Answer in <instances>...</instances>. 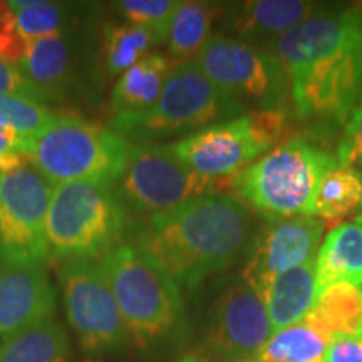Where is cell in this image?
Segmentation results:
<instances>
[{
  "instance_id": "obj_36",
  "label": "cell",
  "mask_w": 362,
  "mask_h": 362,
  "mask_svg": "<svg viewBox=\"0 0 362 362\" xmlns=\"http://www.w3.org/2000/svg\"><path fill=\"white\" fill-rule=\"evenodd\" d=\"M175 362H215V359L208 354L206 351L197 349V351L185 352V354L180 356Z\"/></svg>"
},
{
  "instance_id": "obj_20",
  "label": "cell",
  "mask_w": 362,
  "mask_h": 362,
  "mask_svg": "<svg viewBox=\"0 0 362 362\" xmlns=\"http://www.w3.org/2000/svg\"><path fill=\"white\" fill-rule=\"evenodd\" d=\"M171 67L166 54L153 52L124 71L111 90L112 116L151 107L165 88Z\"/></svg>"
},
{
  "instance_id": "obj_37",
  "label": "cell",
  "mask_w": 362,
  "mask_h": 362,
  "mask_svg": "<svg viewBox=\"0 0 362 362\" xmlns=\"http://www.w3.org/2000/svg\"><path fill=\"white\" fill-rule=\"evenodd\" d=\"M359 178H361V185H362V171H359ZM361 210H362V203H361Z\"/></svg>"
},
{
  "instance_id": "obj_18",
  "label": "cell",
  "mask_w": 362,
  "mask_h": 362,
  "mask_svg": "<svg viewBox=\"0 0 362 362\" xmlns=\"http://www.w3.org/2000/svg\"><path fill=\"white\" fill-rule=\"evenodd\" d=\"M259 297L264 302L274 332L302 322L319 297L315 259L272 279Z\"/></svg>"
},
{
  "instance_id": "obj_15",
  "label": "cell",
  "mask_w": 362,
  "mask_h": 362,
  "mask_svg": "<svg viewBox=\"0 0 362 362\" xmlns=\"http://www.w3.org/2000/svg\"><path fill=\"white\" fill-rule=\"evenodd\" d=\"M54 310L56 288L44 265H0V342Z\"/></svg>"
},
{
  "instance_id": "obj_2",
  "label": "cell",
  "mask_w": 362,
  "mask_h": 362,
  "mask_svg": "<svg viewBox=\"0 0 362 362\" xmlns=\"http://www.w3.org/2000/svg\"><path fill=\"white\" fill-rule=\"evenodd\" d=\"M250 233V210L232 194L218 193L148 216L129 243L180 288L193 291L208 277L228 269L248 247Z\"/></svg>"
},
{
  "instance_id": "obj_8",
  "label": "cell",
  "mask_w": 362,
  "mask_h": 362,
  "mask_svg": "<svg viewBox=\"0 0 362 362\" xmlns=\"http://www.w3.org/2000/svg\"><path fill=\"white\" fill-rule=\"evenodd\" d=\"M285 110L248 111L233 119L194 131L170 144L187 168L208 180L232 181L272 148L287 129Z\"/></svg>"
},
{
  "instance_id": "obj_7",
  "label": "cell",
  "mask_w": 362,
  "mask_h": 362,
  "mask_svg": "<svg viewBox=\"0 0 362 362\" xmlns=\"http://www.w3.org/2000/svg\"><path fill=\"white\" fill-rule=\"evenodd\" d=\"M250 110L216 88L193 61L171 67L165 88L151 107L112 116L110 128L129 143H156L223 123Z\"/></svg>"
},
{
  "instance_id": "obj_30",
  "label": "cell",
  "mask_w": 362,
  "mask_h": 362,
  "mask_svg": "<svg viewBox=\"0 0 362 362\" xmlns=\"http://www.w3.org/2000/svg\"><path fill=\"white\" fill-rule=\"evenodd\" d=\"M336 156L339 166L362 171V103L351 112Z\"/></svg>"
},
{
  "instance_id": "obj_24",
  "label": "cell",
  "mask_w": 362,
  "mask_h": 362,
  "mask_svg": "<svg viewBox=\"0 0 362 362\" xmlns=\"http://www.w3.org/2000/svg\"><path fill=\"white\" fill-rule=\"evenodd\" d=\"M161 44L156 34L131 24H106L103 29L101 62L107 78H119L131 66L141 61L153 47Z\"/></svg>"
},
{
  "instance_id": "obj_28",
  "label": "cell",
  "mask_w": 362,
  "mask_h": 362,
  "mask_svg": "<svg viewBox=\"0 0 362 362\" xmlns=\"http://www.w3.org/2000/svg\"><path fill=\"white\" fill-rule=\"evenodd\" d=\"M54 116L56 112L37 99L0 94V123L16 131L24 141L40 133Z\"/></svg>"
},
{
  "instance_id": "obj_41",
  "label": "cell",
  "mask_w": 362,
  "mask_h": 362,
  "mask_svg": "<svg viewBox=\"0 0 362 362\" xmlns=\"http://www.w3.org/2000/svg\"><path fill=\"white\" fill-rule=\"evenodd\" d=\"M317 362H322V361H317Z\"/></svg>"
},
{
  "instance_id": "obj_35",
  "label": "cell",
  "mask_w": 362,
  "mask_h": 362,
  "mask_svg": "<svg viewBox=\"0 0 362 362\" xmlns=\"http://www.w3.org/2000/svg\"><path fill=\"white\" fill-rule=\"evenodd\" d=\"M25 165V158L21 155H13V156H0V176L7 171L19 168V166Z\"/></svg>"
},
{
  "instance_id": "obj_19",
  "label": "cell",
  "mask_w": 362,
  "mask_h": 362,
  "mask_svg": "<svg viewBox=\"0 0 362 362\" xmlns=\"http://www.w3.org/2000/svg\"><path fill=\"white\" fill-rule=\"evenodd\" d=\"M319 293L329 285L349 282L362 287V223L346 221L325 235L315 257Z\"/></svg>"
},
{
  "instance_id": "obj_17",
  "label": "cell",
  "mask_w": 362,
  "mask_h": 362,
  "mask_svg": "<svg viewBox=\"0 0 362 362\" xmlns=\"http://www.w3.org/2000/svg\"><path fill=\"white\" fill-rule=\"evenodd\" d=\"M33 96L40 103L66 93L74 72V44L67 33L29 40L17 64Z\"/></svg>"
},
{
  "instance_id": "obj_1",
  "label": "cell",
  "mask_w": 362,
  "mask_h": 362,
  "mask_svg": "<svg viewBox=\"0 0 362 362\" xmlns=\"http://www.w3.org/2000/svg\"><path fill=\"white\" fill-rule=\"evenodd\" d=\"M262 49L284 67L300 119H342L361 96L362 13L356 8L325 11Z\"/></svg>"
},
{
  "instance_id": "obj_25",
  "label": "cell",
  "mask_w": 362,
  "mask_h": 362,
  "mask_svg": "<svg viewBox=\"0 0 362 362\" xmlns=\"http://www.w3.org/2000/svg\"><path fill=\"white\" fill-rule=\"evenodd\" d=\"M329 342L324 334L302 320L275 332L253 362H317L324 357Z\"/></svg>"
},
{
  "instance_id": "obj_32",
  "label": "cell",
  "mask_w": 362,
  "mask_h": 362,
  "mask_svg": "<svg viewBox=\"0 0 362 362\" xmlns=\"http://www.w3.org/2000/svg\"><path fill=\"white\" fill-rule=\"evenodd\" d=\"M324 362H362V336L344 334L330 339Z\"/></svg>"
},
{
  "instance_id": "obj_40",
  "label": "cell",
  "mask_w": 362,
  "mask_h": 362,
  "mask_svg": "<svg viewBox=\"0 0 362 362\" xmlns=\"http://www.w3.org/2000/svg\"><path fill=\"white\" fill-rule=\"evenodd\" d=\"M361 297H362V287H361Z\"/></svg>"
},
{
  "instance_id": "obj_13",
  "label": "cell",
  "mask_w": 362,
  "mask_h": 362,
  "mask_svg": "<svg viewBox=\"0 0 362 362\" xmlns=\"http://www.w3.org/2000/svg\"><path fill=\"white\" fill-rule=\"evenodd\" d=\"M274 336L264 302L245 282L216 297L208 314L206 346L228 362H253Z\"/></svg>"
},
{
  "instance_id": "obj_22",
  "label": "cell",
  "mask_w": 362,
  "mask_h": 362,
  "mask_svg": "<svg viewBox=\"0 0 362 362\" xmlns=\"http://www.w3.org/2000/svg\"><path fill=\"white\" fill-rule=\"evenodd\" d=\"M221 13V7L211 2H180L171 17L166 35V57L173 66L193 61L211 37V27Z\"/></svg>"
},
{
  "instance_id": "obj_38",
  "label": "cell",
  "mask_w": 362,
  "mask_h": 362,
  "mask_svg": "<svg viewBox=\"0 0 362 362\" xmlns=\"http://www.w3.org/2000/svg\"><path fill=\"white\" fill-rule=\"evenodd\" d=\"M359 336H362V322H361V327H359Z\"/></svg>"
},
{
  "instance_id": "obj_23",
  "label": "cell",
  "mask_w": 362,
  "mask_h": 362,
  "mask_svg": "<svg viewBox=\"0 0 362 362\" xmlns=\"http://www.w3.org/2000/svg\"><path fill=\"white\" fill-rule=\"evenodd\" d=\"M304 322L332 339L344 334H359L362 322L361 288L349 282L329 285L317 297L314 309Z\"/></svg>"
},
{
  "instance_id": "obj_27",
  "label": "cell",
  "mask_w": 362,
  "mask_h": 362,
  "mask_svg": "<svg viewBox=\"0 0 362 362\" xmlns=\"http://www.w3.org/2000/svg\"><path fill=\"white\" fill-rule=\"evenodd\" d=\"M8 7L16 17L21 34L25 40H34L49 35L66 33L72 22L74 7L59 2L42 0H13Z\"/></svg>"
},
{
  "instance_id": "obj_10",
  "label": "cell",
  "mask_w": 362,
  "mask_h": 362,
  "mask_svg": "<svg viewBox=\"0 0 362 362\" xmlns=\"http://www.w3.org/2000/svg\"><path fill=\"white\" fill-rule=\"evenodd\" d=\"M193 62L221 93L247 110H285L291 98L287 74L277 59L233 35L211 34Z\"/></svg>"
},
{
  "instance_id": "obj_39",
  "label": "cell",
  "mask_w": 362,
  "mask_h": 362,
  "mask_svg": "<svg viewBox=\"0 0 362 362\" xmlns=\"http://www.w3.org/2000/svg\"><path fill=\"white\" fill-rule=\"evenodd\" d=\"M357 220H359V221H361V223H362V216H359V218H357Z\"/></svg>"
},
{
  "instance_id": "obj_33",
  "label": "cell",
  "mask_w": 362,
  "mask_h": 362,
  "mask_svg": "<svg viewBox=\"0 0 362 362\" xmlns=\"http://www.w3.org/2000/svg\"><path fill=\"white\" fill-rule=\"evenodd\" d=\"M0 94H17V96L34 98L29 86L22 78L19 67L2 57H0Z\"/></svg>"
},
{
  "instance_id": "obj_3",
  "label": "cell",
  "mask_w": 362,
  "mask_h": 362,
  "mask_svg": "<svg viewBox=\"0 0 362 362\" xmlns=\"http://www.w3.org/2000/svg\"><path fill=\"white\" fill-rule=\"evenodd\" d=\"M337 156L304 138H291L235 175L232 197L270 218L315 216L320 183Z\"/></svg>"
},
{
  "instance_id": "obj_26",
  "label": "cell",
  "mask_w": 362,
  "mask_h": 362,
  "mask_svg": "<svg viewBox=\"0 0 362 362\" xmlns=\"http://www.w3.org/2000/svg\"><path fill=\"white\" fill-rule=\"evenodd\" d=\"M361 203L359 171L337 165L320 183L315 198V215L325 221H339L361 210Z\"/></svg>"
},
{
  "instance_id": "obj_16",
  "label": "cell",
  "mask_w": 362,
  "mask_h": 362,
  "mask_svg": "<svg viewBox=\"0 0 362 362\" xmlns=\"http://www.w3.org/2000/svg\"><path fill=\"white\" fill-rule=\"evenodd\" d=\"M329 8L305 0H252L221 8L223 22L237 39L259 47L277 39L310 17L319 16Z\"/></svg>"
},
{
  "instance_id": "obj_34",
  "label": "cell",
  "mask_w": 362,
  "mask_h": 362,
  "mask_svg": "<svg viewBox=\"0 0 362 362\" xmlns=\"http://www.w3.org/2000/svg\"><path fill=\"white\" fill-rule=\"evenodd\" d=\"M24 144L25 141L16 133V131L0 123V156H13V155L22 156Z\"/></svg>"
},
{
  "instance_id": "obj_31",
  "label": "cell",
  "mask_w": 362,
  "mask_h": 362,
  "mask_svg": "<svg viewBox=\"0 0 362 362\" xmlns=\"http://www.w3.org/2000/svg\"><path fill=\"white\" fill-rule=\"evenodd\" d=\"M27 44L29 40L21 34L8 2H0V57L17 66L24 57Z\"/></svg>"
},
{
  "instance_id": "obj_29",
  "label": "cell",
  "mask_w": 362,
  "mask_h": 362,
  "mask_svg": "<svg viewBox=\"0 0 362 362\" xmlns=\"http://www.w3.org/2000/svg\"><path fill=\"white\" fill-rule=\"evenodd\" d=\"M178 4L176 0H121L111 6L123 17L126 24L151 30L163 44L168 35L171 17Z\"/></svg>"
},
{
  "instance_id": "obj_9",
  "label": "cell",
  "mask_w": 362,
  "mask_h": 362,
  "mask_svg": "<svg viewBox=\"0 0 362 362\" xmlns=\"http://www.w3.org/2000/svg\"><path fill=\"white\" fill-rule=\"evenodd\" d=\"M230 183L208 180L187 168L170 144L133 143L115 189L133 218L166 214L205 194L228 193Z\"/></svg>"
},
{
  "instance_id": "obj_6",
  "label": "cell",
  "mask_w": 362,
  "mask_h": 362,
  "mask_svg": "<svg viewBox=\"0 0 362 362\" xmlns=\"http://www.w3.org/2000/svg\"><path fill=\"white\" fill-rule=\"evenodd\" d=\"M133 143L111 128L84 117L56 115L27 139L22 156L52 185L101 181L116 185L128 163Z\"/></svg>"
},
{
  "instance_id": "obj_11",
  "label": "cell",
  "mask_w": 362,
  "mask_h": 362,
  "mask_svg": "<svg viewBox=\"0 0 362 362\" xmlns=\"http://www.w3.org/2000/svg\"><path fill=\"white\" fill-rule=\"evenodd\" d=\"M66 319L89 359L121 352L131 342L116 298L98 262L71 260L59 265Z\"/></svg>"
},
{
  "instance_id": "obj_5",
  "label": "cell",
  "mask_w": 362,
  "mask_h": 362,
  "mask_svg": "<svg viewBox=\"0 0 362 362\" xmlns=\"http://www.w3.org/2000/svg\"><path fill=\"white\" fill-rule=\"evenodd\" d=\"M98 264L116 298L131 341L146 349L178 332L185 319L181 288L133 243L123 242Z\"/></svg>"
},
{
  "instance_id": "obj_4",
  "label": "cell",
  "mask_w": 362,
  "mask_h": 362,
  "mask_svg": "<svg viewBox=\"0 0 362 362\" xmlns=\"http://www.w3.org/2000/svg\"><path fill=\"white\" fill-rule=\"evenodd\" d=\"M129 220L115 185L101 181L54 185L45 225L49 260L103 259L123 243Z\"/></svg>"
},
{
  "instance_id": "obj_14",
  "label": "cell",
  "mask_w": 362,
  "mask_h": 362,
  "mask_svg": "<svg viewBox=\"0 0 362 362\" xmlns=\"http://www.w3.org/2000/svg\"><path fill=\"white\" fill-rule=\"evenodd\" d=\"M324 228L315 216L270 218L253 240L243 282L260 293L274 277L315 259Z\"/></svg>"
},
{
  "instance_id": "obj_21",
  "label": "cell",
  "mask_w": 362,
  "mask_h": 362,
  "mask_svg": "<svg viewBox=\"0 0 362 362\" xmlns=\"http://www.w3.org/2000/svg\"><path fill=\"white\" fill-rule=\"evenodd\" d=\"M0 362H72L66 329L52 315L19 330L0 342Z\"/></svg>"
},
{
  "instance_id": "obj_12",
  "label": "cell",
  "mask_w": 362,
  "mask_h": 362,
  "mask_svg": "<svg viewBox=\"0 0 362 362\" xmlns=\"http://www.w3.org/2000/svg\"><path fill=\"white\" fill-rule=\"evenodd\" d=\"M54 185L30 165L0 176V265H45Z\"/></svg>"
}]
</instances>
